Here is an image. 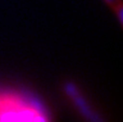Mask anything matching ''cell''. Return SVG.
<instances>
[{"label":"cell","instance_id":"1","mask_svg":"<svg viewBox=\"0 0 123 122\" xmlns=\"http://www.w3.org/2000/svg\"><path fill=\"white\" fill-rule=\"evenodd\" d=\"M0 122H50L37 103L12 92H0Z\"/></svg>","mask_w":123,"mask_h":122},{"label":"cell","instance_id":"2","mask_svg":"<svg viewBox=\"0 0 123 122\" xmlns=\"http://www.w3.org/2000/svg\"><path fill=\"white\" fill-rule=\"evenodd\" d=\"M109 6H111L112 10H115V12L118 13L119 16V22L122 23V1L121 0H104Z\"/></svg>","mask_w":123,"mask_h":122}]
</instances>
